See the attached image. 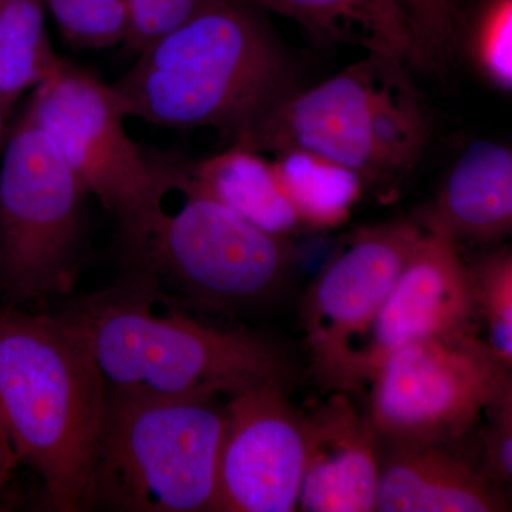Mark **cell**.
<instances>
[{"label":"cell","instance_id":"15","mask_svg":"<svg viewBox=\"0 0 512 512\" xmlns=\"http://www.w3.org/2000/svg\"><path fill=\"white\" fill-rule=\"evenodd\" d=\"M414 224L426 234L461 244L491 245L512 231V153L491 140L471 143L458 157L437 197Z\"/></svg>","mask_w":512,"mask_h":512},{"label":"cell","instance_id":"1","mask_svg":"<svg viewBox=\"0 0 512 512\" xmlns=\"http://www.w3.org/2000/svg\"><path fill=\"white\" fill-rule=\"evenodd\" d=\"M266 10L225 0L144 47L111 84L126 117L170 128L208 127L244 144L301 73Z\"/></svg>","mask_w":512,"mask_h":512},{"label":"cell","instance_id":"14","mask_svg":"<svg viewBox=\"0 0 512 512\" xmlns=\"http://www.w3.org/2000/svg\"><path fill=\"white\" fill-rule=\"evenodd\" d=\"M379 512L510 511L504 490L446 444L384 443Z\"/></svg>","mask_w":512,"mask_h":512},{"label":"cell","instance_id":"11","mask_svg":"<svg viewBox=\"0 0 512 512\" xmlns=\"http://www.w3.org/2000/svg\"><path fill=\"white\" fill-rule=\"evenodd\" d=\"M218 466L217 512H292L306 464V419L284 384L231 396Z\"/></svg>","mask_w":512,"mask_h":512},{"label":"cell","instance_id":"18","mask_svg":"<svg viewBox=\"0 0 512 512\" xmlns=\"http://www.w3.org/2000/svg\"><path fill=\"white\" fill-rule=\"evenodd\" d=\"M272 167L302 228L339 227L348 221L366 187L355 171L309 151L275 154Z\"/></svg>","mask_w":512,"mask_h":512},{"label":"cell","instance_id":"10","mask_svg":"<svg viewBox=\"0 0 512 512\" xmlns=\"http://www.w3.org/2000/svg\"><path fill=\"white\" fill-rule=\"evenodd\" d=\"M424 231L413 221L357 228L302 298L301 318L313 372L339 392L359 339L367 338Z\"/></svg>","mask_w":512,"mask_h":512},{"label":"cell","instance_id":"5","mask_svg":"<svg viewBox=\"0 0 512 512\" xmlns=\"http://www.w3.org/2000/svg\"><path fill=\"white\" fill-rule=\"evenodd\" d=\"M227 409L217 396L141 399L106 392L87 510L214 512Z\"/></svg>","mask_w":512,"mask_h":512},{"label":"cell","instance_id":"8","mask_svg":"<svg viewBox=\"0 0 512 512\" xmlns=\"http://www.w3.org/2000/svg\"><path fill=\"white\" fill-rule=\"evenodd\" d=\"M25 111L87 194L117 218L120 238L156 210L171 185L168 154L143 150L131 140L111 84L62 57L32 90Z\"/></svg>","mask_w":512,"mask_h":512},{"label":"cell","instance_id":"25","mask_svg":"<svg viewBox=\"0 0 512 512\" xmlns=\"http://www.w3.org/2000/svg\"><path fill=\"white\" fill-rule=\"evenodd\" d=\"M490 420L481 431L484 476L504 490L512 481V399L488 412Z\"/></svg>","mask_w":512,"mask_h":512},{"label":"cell","instance_id":"7","mask_svg":"<svg viewBox=\"0 0 512 512\" xmlns=\"http://www.w3.org/2000/svg\"><path fill=\"white\" fill-rule=\"evenodd\" d=\"M87 191L25 110L0 156V298L19 306L72 295L84 262Z\"/></svg>","mask_w":512,"mask_h":512},{"label":"cell","instance_id":"12","mask_svg":"<svg viewBox=\"0 0 512 512\" xmlns=\"http://www.w3.org/2000/svg\"><path fill=\"white\" fill-rule=\"evenodd\" d=\"M477 320L470 271L460 249L424 232L366 342L350 357L339 392H360L397 349L441 333L477 329Z\"/></svg>","mask_w":512,"mask_h":512},{"label":"cell","instance_id":"23","mask_svg":"<svg viewBox=\"0 0 512 512\" xmlns=\"http://www.w3.org/2000/svg\"><path fill=\"white\" fill-rule=\"evenodd\" d=\"M67 45L79 50L110 49L126 40L127 0H43Z\"/></svg>","mask_w":512,"mask_h":512},{"label":"cell","instance_id":"3","mask_svg":"<svg viewBox=\"0 0 512 512\" xmlns=\"http://www.w3.org/2000/svg\"><path fill=\"white\" fill-rule=\"evenodd\" d=\"M104 404L106 384L69 319L0 303V417L49 510H87Z\"/></svg>","mask_w":512,"mask_h":512},{"label":"cell","instance_id":"20","mask_svg":"<svg viewBox=\"0 0 512 512\" xmlns=\"http://www.w3.org/2000/svg\"><path fill=\"white\" fill-rule=\"evenodd\" d=\"M474 72L500 92L512 89V0H470L456 35Z\"/></svg>","mask_w":512,"mask_h":512},{"label":"cell","instance_id":"9","mask_svg":"<svg viewBox=\"0 0 512 512\" xmlns=\"http://www.w3.org/2000/svg\"><path fill=\"white\" fill-rule=\"evenodd\" d=\"M367 420L382 443L446 444L512 399L511 367L477 329L416 340L384 360Z\"/></svg>","mask_w":512,"mask_h":512},{"label":"cell","instance_id":"4","mask_svg":"<svg viewBox=\"0 0 512 512\" xmlns=\"http://www.w3.org/2000/svg\"><path fill=\"white\" fill-rule=\"evenodd\" d=\"M400 57L369 52L325 82L275 107L244 144L279 154L303 150L355 171L365 185H390L417 164L430 119Z\"/></svg>","mask_w":512,"mask_h":512},{"label":"cell","instance_id":"6","mask_svg":"<svg viewBox=\"0 0 512 512\" xmlns=\"http://www.w3.org/2000/svg\"><path fill=\"white\" fill-rule=\"evenodd\" d=\"M178 161L174 187L184 195L183 205L170 211L163 195L140 227L120 238L127 266L153 275L161 292L173 289L214 311L254 308L274 298L298 261L296 245L184 188Z\"/></svg>","mask_w":512,"mask_h":512},{"label":"cell","instance_id":"27","mask_svg":"<svg viewBox=\"0 0 512 512\" xmlns=\"http://www.w3.org/2000/svg\"><path fill=\"white\" fill-rule=\"evenodd\" d=\"M9 119V114L3 109L2 101H0V156H2L3 144H5L6 138V120Z\"/></svg>","mask_w":512,"mask_h":512},{"label":"cell","instance_id":"13","mask_svg":"<svg viewBox=\"0 0 512 512\" xmlns=\"http://www.w3.org/2000/svg\"><path fill=\"white\" fill-rule=\"evenodd\" d=\"M306 419V464L298 507L308 512L376 511L380 440L348 394L336 392Z\"/></svg>","mask_w":512,"mask_h":512},{"label":"cell","instance_id":"2","mask_svg":"<svg viewBox=\"0 0 512 512\" xmlns=\"http://www.w3.org/2000/svg\"><path fill=\"white\" fill-rule=\"evenodd\" d=\"M153 275L127 266L113 285L76 299L60 313L82 332L106 392L177 399L244 392L288 382L278 348L244 330H224L174 309L158 312Z\"/></svg>","mask_w":512,"mask_h":512},{"label":"cell","instance_id":"24","mask_svg":"<svg viewBox=\"0 0 512 512\" xmlns=\"http://www.w3.org/2000/svg\"><path fill=\"white\" fill-rule=\"evenodd\" d=\"M225 0H127L128 30L123 45L140 53Z\"/></svg>","mask_w":512,"mask_h":512},{"label":"cell","instance_id":"19","mask_svg":"<svg viewBox=\"0 0 512 512\" xmlns=\"http://www.w3.org/2000/svg\"><path fill=\"white\" fill-rule=\"evenodd\" d=\"M60 60L47 35L43 0H0V101L9 116Z\"/></svg>","mask_w":512,"mask_h":512},{"label":"cell","instance_id":"17","mask_svg":"<svg viewBox=\"0 0 512 512\" xmlns=\"http://www.w3.org/2000/svg\"><path fill=\"white\" fill-rule=\"evenodd\" d=\"M292 19L318 45H356L406 60L410 40L394 0H254Z\"/></svg>","mask_w":512,"mask_h":512},{"label":"cell","instance_id":"16","mask_svg":"<svg viewBox=\"0 0 512 512\" xmlns=\"http://www.w3.org/2000/svg\"><path fill=\"white\" fill-rule=\"evenodd\" d=\"M178 183L220 202L269 234L289 237L303 229L279 187L272 163L258 151L232 144L225 153L200 163L180 158Z\"/></svg>","mask_w":512,"mask_h":512},{"label":"cell","instance_id":"22","mask_svg":"<svg viewBox=\"0 0 512 512\" xmlns=\"http://www.w3.org/2000/svg\"><path fill=\"white\" fill-rule=\"evenodd\" d=\"M409 33L406 60L424 72L447 69L470 0H394Z\"/></svg>","mask_w":512,"mask_h":512},{"label":"cell","instance_id":"21","mask_svg":"<svg viewBox=\"0 0 512 512\" xmlns=\"http://www.w3.org/2000/svg\"><path fill=\"white\" fill-rule=\"evenodd\" d=\"M470 271L477 319L485 326V342L512 367V252L500 247L484 252Z\"/></svg>","mask_w":512,"mask_h":512},{"label":"cell","instance_id":"26","mask_svg":"<svg viewBox=\"0 0 512 512\" xmlns=\"http://www.w3.org/2000/svg\"><path fill=\"white\" fill-rule=\"evenodd\" d=\"M20 463L18 453L13 446L5 423L0 417V495L12 478L13 471Z\"/></svg>","mask_w":512,"mask_h":512}]
</instances>
